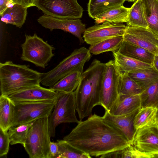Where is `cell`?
<instances>
[{"mask_svg": "<svg viewBox=\"0 0 158 158\" xmlns=\"http://www.w3.org/2000/svg\"><path fill=\"white\" fill-rule=\"evenodd\" d=\"M77 124L63 139L91 156H101L130 144L122 131L103 116L92 114Z\"/></svg>", "mask_w": 158, "mask_h": 158, "instance_id": "1", "label": "cell"}, {"mask_svg": "<svg viewBox=\"0 0 158 158\" xmlns=\"http://www.w3.org/2000/svg\"><path fill=\"white\" fill-rule=\"evenodd\" d=\"M106 64L94 59L82 73L74 91L77 111L80 121L91 116L93 108L101 105V87Z\"/></svg>", "mask_w": 158, "mask_h": 158, "instance_id": "2", "label": "cell"}, {"mask_svg": "<svg viewBox=\"0 0 158 158\" xmlns=\"http://www.w3.org/2000/svg\"><path fill=\"white\" fill-rule=\"evenodd\" d=\"M41 73L28 65L8 61L0 64L1 95L8 96L20 90L40 85Z\"/></svg>", "mask_w": 158, "mask_h": 158, "instance_id": "3", "label": "cell"}, {"mask_svg": "<svg viewBox=\"0 0 158 158\" xmlns=\"http://www.w3.org/2000/svg\"><path fill=\"white\" fill-rule=\"evenodd\" d=\"M48 117L32 122L24 147L30 158H48L50 142Z\"/></svg>", "mask_w": 158, "mask_h": 158, "instance_id": "4", "label": "cell"}, {"mask_svg": "<svg viewBox=\"0 0 158 158\" xmlns=\"http://www.w3.org/2000/svg\"><path fill=\"white\" fill-rule=\"evenodd\" d=\"M91 57L89 49L85 47L76 49L49 71L41 73L40 83L50 87L61 79L81 67Z\"/></svg>", "mask_w": 158, "mask_h": 158, "instance_id": "5", "label": "cell"}, {"mask_svg": "<svg viewBox=\"0 0 158 158\" xmlns=\"http://www.w3.org/2000/svg\"><path fill=\"white\" fill-rule=\"evenodd\" d=\"M54 108L48 117V127L51 137L55 135L56 127L63 123H78L76 115V106L74 91L64 93L57 91Z\"/></svg>", "mask_w": 158, "mask_h": 158, "instance_id": "6", "label": "cell"}, {"mask_svg": "<svg viewBox=\"0 0 158 158\" xmlns=\"http://www.w3.org/2000/svg\"><path fill=\"white\" fill-rule=\"evenodd\" d=\"M25 37V40L21 45V59L44 69L55 55L53 52L54 47L36 33L33 35L26 34Z\"/></svg>", "mask_w": 158, "mask_h": 158, "instance_id": "7", "label": "cell"}, {"mask_svg": "<svg viewBox=\"0 0 158 158\" xmlns=\"http://www.w3.org/2000/svg\"><path fill=\"white\" fill-rule=\"evenodd\" d=\"M56 99L53 100L14 102V113L12 126L33 122L49 117L54 107Z\"/></svg>", "mask_w": 158, "mask_h": 158, "instance_id": "8", "label": "cell"}, {"mask_svg": "<svg viewBox=\"0 0 158 158\" xmlns=\"http://www.w3.org/2000/svg\"><path fill=\"white\" fill-rule=\"evenodd\" d=\"M35 6L44 15L58 18L80 19L83 14L77 0H36Z\"/></svg>", "mask_w": 158, "mask_h": 158, "instance_id": "9", "label": "cell"}, {"mask_svg": "<svg viewBox=\"0 0 158 158\" xmlns=\"http://www.w3.org/2000/svg\"><path fill=\"white\" fill-rule=\"evenodd\" d=\"M102 81L101 106L108 111L119 96L118 85L120 73L114 60L106 63Z\"/></svg>", "mask_w": 158, "mask_h": 158, "instance_id": "10", "label": "cell"}, {"mask_svg": "<svg viewBox=\"0 0 158 158\" xmlns=\"http://www.w3.org/2000/svg\"><path fill=\"white\" fill-rule=\"evenodd\" d=\"M127 27L122 23H96L86 29L83 37L84 41L90 45L108 39L123 36Z\"/></svg>", "mask_w": 158, "mask_h": 158, "instance_id": "11", "label": "cell"}, {"mask_svg": "<svg viewBox=\"0 0 158 158\" xmlns=\"http://www.w3.org/2000/svg\"><path fill=\"white\" fill-rule=\"evenodd\" d=\"M130 144L145 153L158 155V123L156 120L137 129Z\"/></svg>", "mask_w": 158, "mask_h": 158, "instance_id": "12", "label": "cell"}, {"mask_svg": "<svg viewBox=\"0 0 158 158\" xmlns=\"http://www.w3.org/2000/svg\"><path fill=\"white\" fill-rule=\"evenodd\" d=\"M37 21L43 27L51 31L59 29L69 32L78 39L80 44L84 42L82 34L86 29V25L80 19H60L44 15L40 16Z\"/></svg>", "mask_w": 158, "mask_h": 158, "instance_id": "13", "label": "cell"}, {"mask_svg": "<svg viewBox=\"0 0 158 158\" xmlns=\"http://www.w3.org/2000/svg\"><path fill=\"white\" fill-rule=\"evenodd\" d=\"M124 40L158 54V37L148 28L127 25Z\"/></svg>", "mask_w": 158, "mask_h": 158, "instance_id": "14", "label": "cell"}, {"mask_svg": "<svg viewBox=\"0 0 158 158\" xmlns=\"http://www.w3.org/2000/svg\"><path fill=\"white\" fill-rule=\"evenodd\" d=\"M57 91L40 85L24 89L8 96L14 102L40 101L56 99Z\"/></svg>", "mask_w": 158, "mask_h": 158, "instance_id": "15", "label": "cell"}, {"mask_svg": "<svg viewBox=\"0 0 158 158\" xmlns=\"http://www.w3.org/2000/svg\"><path fill=\"white\" fill-rule=\"evenodd\" d=\"M140 109L125 114L114 115L105 111L103 117L113 123L124 134L130 144L137 131L134 126V120Z\"/></svg>", "mask_w": 158, "mask_h": 158, "instance_id": "16", "label": "cell"}, {"mask_svg": "<svg viewBox=\"0 0 158 158\" xmlns=\"http://www.w3.org/2000/svg\"><path fill=\"white\" fill-rule=\"evenodd\" d=\"M141 108L139 94H119L108 111L114 115H120L131 113Z\"/></svg>", "mask_w": 158, "mask_h": 158, "instance_id": "17", "label": "cell"}, {"mask_svg": "<svg viewBox=\"0 0 158 158\" xmlns=\"http://www.w3.org/2000/svg\"><path fill=\"white\" fill-rule=\"evenodd\" d=\"M112 52L114 60L120 73H128L152 66L151 64L125 56L117 51Z\"/></svg>", "mask_w": 158, "mask_h": 158, "instance_id": "18", "label": "cell"}, {"mask_svg": "<svg viewBox=\"0 0 158 158\" xmlns=\"http://www.w3.org/2000/svg\"><path fill=\"white\" fill-rule=\"evenodd\" d=\"M117 51L125 56L152 65L155 55L146 49L124 40Z\"/></svg>", "mask_w": 158, "mask_h": 158, "instance_id": "19", "label": "cell"}, {"mask_svg": "<svg viewBox=\"0 0 158 158\" xmlns=\"http://www.w3.org/2000/svg\"><path fill=\"white\" fill-rule=\"evenodd\" d=\"M130 9L122 5L110 9L96 16L94 19L95 23H127Z\"/></svg>", "mask_w": 158, "mask_h": 158, "instance_id": "20", "label": "cell"}, {"mask_svg": "<svg viewBox=\"0 0 158 158\" xmlns=\"http://www.w3.org/2000/svg\"><path fill=\"white\" fill-rule=\"evenodd\" d=\"M27 8L16 4L6 9L0 15L1 20L21 28L25 23L27 15Z\"/></svg>", "mask_w": 158, "mask_h": 158, "instance_id": "21", "label": "cell"}, {"mask_svg": "<svg viewBox=\"0 0 158 158\" xmlns=\"http://www.w3.org/2000/svg\"><path fill=\"white\" fill-rule=\"evenodd\" d=\"M15 104L8 96L1 95L0 97V128L8 131L13 121Z\"/></svg>", "mask_w": 158, "mask_h": 158, "instance_id": "22", "label": "cell"}, {"mask_svg": "<svg viewBox=\"0 0 158 158\" xmlns=\"http://www.w3.org/2000/svg\"><path fill=\"white\" fill-rule=\"evenodd\" d=\"M83 67L72 72L50 87L55 91L64 93L74 92L77 88L83 73Z\"/></svg>", "mask_w": 158, "mask_h": 158, "instance_id": "23", "label": "cell"}, {"mask_svg": "<svg viewBox=\"0 0 158 158\" xmlns=\"http://www.w3.org/2000/svg\"><path fill=\"white\" fill-rule=\"evenodd\" d=\"M127 73L143 91L158 81V72L152 66Z\"/></svg>", "mask_w": 158, "mask_h": 158, "instance_id": "24", "label": "cell"}, {"mask_svg": "<svg viewBox=\"0 0 158 158\" xmlns=\"http://www.w3.org/2000/svg\"><path fill=\"white\" fill-rule=\"evenodd\" d=\"M148 28L158 37V0H141Z\"/></svg>", "mask_w": 158, "mask_h": 158, "instance_id": "25", "label": "cell"}, {"mask_svg": "<svg viewBox=\"0 0 158 158\" xmlns=\"http://www.w3.org/2000/svg\"><path fill=\"white\" fill-rule=\"evenodd\" d=\"M126 0H89L88 4V14L94 19L100 14L111 8L123 5Z\"/></svg>", "mask_w": 158, "mask_h": 158, "instance_id": "26", "label": "cell"}, {"mask_svg": "<svg viewBox=\"0 0 158 158\" xmlns=\"http://www.w3.org/2000/svg\"><path fill=\"white\" fill-rule=\"evenodd\" d=\"M124 41L123 36L108 39L90 45L89 49L93 55L104 52L118 51Z\"/></svg>", "mask_w": 158, "mask_h": 158, "instance_id": "27", "label": "cell"}, {"mask_svg": "<svg viewBox=\"0 0 158 158\" xmlns=\"http://www.w3.org/2000/svg\"><path fill=\"white\" fill-rule=\"evenodd\" d=\"M127 24L132 27L148 28L141 0H136L130 8Z\"/></svg>", "mask_w": 158, "mask_h": 158, "instance_id": "28", "label": "cell"}, {"mask_svg": "<svg viewBox=\"0 0 158 158\" xmlns=\"http://www.w3.org/2000/svg\"><path fill=\"white\" fill-rule=\"evenodd\" d=\"M143 90L138 84L127 73H120L118 85L119 94H140Z\"/></svg>", "mask_w": 158, "mask_h": 158, "instance_id": "29", "label": "cell"}, {"mask_svg": "<svg viewBox=\"0 0 158 158\" xmlns=\"http://www.w3.org/2000/svg\"><path fill=\"white\" fill-rule=\"evenodd\" d=\"M139 95L141 108L158 109V81L144 89Z\"/></svg>", "mask_w": 158, "mask_h": 158, "instance_id": "30", "label": "cell"}, {"mask_svg": "<svg viewBox=\"0 0 158 158\" xmlns=\"http://www.w3.org/2000/svg\"><path fill=\"white\" fill-rule=\"evenodd\" d=\"M59 156L61 158H91L89 155L73 147L64 140H57Z\"/></svg>", "mask_w": 158, "mask_h": 158, "instance_id": "31", "label": "cell"}, {"mask_svg": "<svg viewBox=\"0 0 158 158\" xmlns=\"http://www.w3.org/2000/svg\"><path fill=\"white\" fill-rule=\"evenodd\" d=\"M157 109L152 107L140 109L134 120V126L136 130L156 121Z\"/></svg>", "mask_w": 158, "mask_h": 158, "instance_id": "32", "label": "cell"}, {"mask_svg": "<svg viewBox=\"0 0 158 158\" xmlns=\"http://www.w3.org/2000/svg\"><path fill=\"white\" fill-rule=\"evenodd\" d=\"M32 123L12 126L9 128L8 133L11 145L20 144L24 146L28 131Z\"/></svg>", "mask_w": 158, "mask_h": 158, "instance_id": "33", "label": "cell"}, {"mask_svg": "<svg viewBox=\"0 0 158 158\" xmlns=\"http://www.w3.org/2000/svg\"><path fill=\"white\" fill-rule=\"evenodd\" d=\"M106 158H153L154 156L142 152L130 144L124 148L106 154Z\"/></svg>", "mask_w": 158, "mask_h": 158, "instance_id": "34", "label": "cell"}, {"mask_svg": "<svg viewBox=\"0 0 158 158\" xmlns=\"http://www.w3.org/2000/svg\"><path fill=\"white\" fill-rule=\"evenodd\" d=\"M10 141L8 131L0 128V156H6L8 152Z\"/></svg>", "mask_w": 158, "mask_h": 158, "instance_id": "35", "label": "cell"}, {"mask_svg": "<svg viewBox=\"0 0 158 158\" xmlns=\"http://www.w3.org/2000/svg\"><path fill=\"white\" fill-rule=\"evenodd\" d=\"M59 156V148L56 142H52L49 145L48 158H57Z\"/></svg>", "mask_w": 158, "mask_h": 158, "instance_id": "36", "label": "cell"}, {"mask_svg": "<svg viewBox=\"0 0 158 158\" xmlns=\"http://www.w3.org/2000/svg\"><path fill=\"white\" fill-rule=\"evenodd\" d=\"M15 4L13 0H0V15L8 8Z\"/></svg>", "mask_w": 158, "mask_h": 158, "instance_id": "37", "label": "cell"}, {"mask_svg": "<svg viewBox=\"0 0 158 158\" xmlns=\"http://www.w3.org/2000/svg\"><path fill=\"white\" fill-rule=\"evenodd\" d=\"M15 4L21 5L23 6L28 8L35 6L36 0H13Z\"/></svg>", "mask_w": 158, "mask_h": 158, "instance_id": "38", "label": "cell"}, {"mask_svg": "<svg viewBox=\"0 0 158 158\" xmlns=\"http://www.w3.org/2000/svg\"><path fill=\"white\" fill-rule=\"evenodd\" d=\"M152 66L158 72V54L155 55Z\"/></svg>", "mask_w": 158, "mask_h": 158, "instance_id": "39", "label": "cell"}, {"mask_svg": "<svg viewBox=\"0 0 158 158\" xmlns=\"http://www.w3.org/2000/svg\"><path fill=\"white\" fill-rule=\"evenodd\" d=\"M156 120L157 123H158V109H157L156 114Z\"/></svg>", "mask_w": 158, "mask_h": 158, "instance_id": "40", "label": "cell"}, {"mask_svg": "<svg viewBox=\"0 0 158 158\" xmlns=\"http://www.w3.org/2000/svg\"><path fill=\"white\" fill-rule=\"evenodd\" d=\"M136 0H126V1L129 2H133L135 1Z\"/></svg>", "mask_w": 158, "mask_h": 158, "instance_id": "41", "label": "cell"}, {"mask_svg": "<svg viewBox=\"0 0 158 158\" xmlns=\"http://www.w3.org/2000/svg\"><path fill=\"white\" fill-rule=\"evenodd\" d=\"M154 158H158V154L155 155Z\"/></svg>", "mask_w": 158, "mask_h": 158, "instance_id": "42", "label": "cell"}, {"mask_svg": "<svg viewBox=\"0 0 158 158\" xmlns=\"http://www.w3.org/2000/svg\"></svg>", "mask_w": 158, "mask_h": 158, "instance_id": "43", "label": "cell"}]
</instances>
